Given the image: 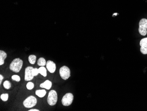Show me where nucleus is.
<instances>
[{
	"mask_svg": "<svg viewBox=\"0 0 147 111\" xmlns=\"http://www.w3.org/2000/svg\"><path fill=\"white\" fill-rule=\"evenodd\" d=\"M46 66L47 69L50 73H54L56 69V66L54 62H52V61H48Z\"/></svg>",
	"mask_w": 147,
	"mask_h": 111,
	"instance_id": "obj_9",
	"label": "nucleus"
},
{
	"mask_svg": "<svg viewBox=\"0 0 147 111\" xmlns=\"http://www.w3.org/2000/svg\"><path fill=\"white\" fill-rule=\"evenodd\" d=\"M60 74L62 79L67 80L71 76V71L70 69L66 66H63L60 70Z\"/></svg>",
	"mask_w": 147,
	"mask_h": 111,
	"instance_id": "obj_5",
	"label": "nucleus"
},
{
	"mask_svg": "<svg viewBox=\"0 0 147 111\" xmlns=\"http://www.w3.org/2000/svg\"><path fill=\"white\" fill-rule=\"evenodd\" d=\"M52 86V82L49 80H46L44 83L41 84L40 86L41 88H45L47 90H50Z\"/></svg>",
	"mask_w": 147,
	"mask_h": 111,
	"instance_id": "obj_10",
	"label": "nucleus"
},
{
	"mask_svg": "<svg viewBox=\"0 0 147 111\" xmlns=\"http://www.w3.org/2000/svg\"><path fill=\"white\" fill-rule=\"evenodd\" d=\"M73 99V95L71 93H67L63 96L62 99V104L65 106H69L72 103Z\"/></svg>",
	"mask_w": 147,
	"mask_h": 111,
	"instance_id": "obj_6",
	"label": "nucleus"
},
{
	"mask_svg": "<svg viewBox=\"0 0 147 111\" xmlns=\"http://www.w3.org/2000/svg\"><path fill=\"white\" fill-rule=\"evenodd\" d=\"M34 68L31 66H28L25 69V80L26 81H31L34 78L32 73V70Z\"/></svg>",
	"mask_w": 147,
	"mask_h": 111,
	"instance_id": "obj_7",
	"label": "nucleus"
},
{
	"mask_svg": "<svg viewBox=\"0 0 147 111\" xmlns=\"http://www.w3.org/2000/svg\"><path fill=\"white\" fill-rule=\"evenodd\" d=\"M12 78L13 80L16 81V82H19V81H21V78L18 75H13L12 77Z\"/></svg>",
	"mask_w": 147,
	"mask_h": 111,
	"instance_id": "obj_19",
	"label": "nucleus"
},
{
	"mask_svg": "<svg viewBox=\"0 0 147 111\" xmlns=\"http://www.w3.org/2000/svg\"><path fill=\"white\" fill-rule=\"evenodd\" d=\"M3 78H4V77L1 74V75H0V84H1V82H2V81Z\"/></svg>",
	"mask_w": 147,
	"mask_h": 111,
	"instance_id": "obj_21",
	"label": "nucleus"
},
{
	"mask_svg": "<svg viewBox=\"0 0 147 111\" xmlns=\"http://www.w3.org/2000/svg\"><path fill=\"white\" fill-rule=\"evenodd\" d=\"M34 84L31 82H29L26 85V88L29 90H31L34 88Z\"/></svg>",
	"mask_w": 147,
	"mask_h": 111,
	"instance_id": "obj_18",
	"label": "nucleus"
},
{
	"mask_svg": "<svg viewBox=\"0 0 147 111\" xmlns=\"http://www.w3.org/2000/svg\"><path fill=\"white\" fill-rule=\"evenodd\" d=\"M37 99L34 96H30L23 101V104L24 107L26 108H31L37 104Z\"/></svg>",
	"mask_w": 147,
	"mask_h": 111,
	"instance_id": "obj_3",
	"label": "nucleus"
},
{
	"mask_svg": "<svg viewBox=\"0 0 147 111\" xmlns=\"http://www.w3.org/2000/svg\"><path fill=\"white\" fill-rule=\"evenodd\" d=\"M23 64V61L21 59L19 58L14 59L10 65V69L15 73H18L21 69Z\"/></svg>",
	"mask_w": 147,
	"mask_h": 111,
	"instance_id": "obj_1",
	"label": "nucleus"
},
{
	"mask_svg": "<svg viewBox=\"0 0 147 111\" xmlns=\"http://www.w3.org/2000/svg\"><path fill=\"white\" fill-rule=\"evenodd\" d=\"M3 86H4V88L5 89H7V90H9L10 88H11V83L9 81H5L3 83Z\"/></svg>",
	"mask_w": 147,
	"mask_h": 111,
	"instance_id": "obj_16",
	"label": "nucleus"
},
{
	"mask_svg": "<svg viewBox=\"0 0 147 111\" xmlns=\"http://www.w3.org/2000/svg\"><path fill=\"white\" fill-rule=\"evenodd\" d=\"M36 95L38 96L40 98H43L45 96L46 94V92L45 90H37L35 92Z\"/></svg>",
	"mask_w": 147,
	"mask_h": 111,
	"instance_id": "obj_12",
	"label": "nucleus"
},
{
	"mask_svg": "<svg viewBox=\"0 0 147 111\" xmlns=\"http://www.w3.org/2000/svg\"><path fill=\"white\" fill-rule=\"evenodd\" d=\"M8 98H9V95L7 94H2L1 96V98L4 101H7Z\"/></svg>",
	"mask_w": 147,
	"mask_h": 111,
	"instance_id": "obj_17",
	"label": "nucleus"
},
{
	"mask_svg": "<svg viewBox=\"0 0 147 111\" xmlns=\"http://www.w3.org/2000/svg\"><path fill=\"white\" fill-rule=\"evenodd\" d=\"M7 57V54L3 51H0V65L4 64V60Z\"/></svg>",
	"mask_w": 147,
	"mask_h": 111,
	"instance_id": "obj_11",
	"label": "nucleus"
},
{
	"mask_svg": "<svg viewBox=\"0 0 147 111\" xmlns=\"http://www.w3.org/2000/svg\"><path fill=\"white\" fill-rule=\"evenodd\" d=\"M40 110H38V109H30V110H29V111H39Z\"/></svg>",
	"mask_w": 147,
	"mask_h": 111,
	"instance_id": "obj_22",
	"label": "nucleus"
},
{
	"mask_svg": "<svg viewBox=\"0 0 147 111\" xmlns=\"http://www.w3.org/2000/svg\"><path fill=\"white\" fill-rule=\"evenodd\" d=\"M39 73L41 75H42L44 77H46L47 76V71L45 67L43 66H41L38 69Z\"/></svg>",
	"mask_w": 147,
	"mask_h": 111,
	"instance_id": "obj_13",
	"label": "nucleus"
},
{
	"mask_svg": "<svg viewBox=\"0 0 147 111\" xmlns=\"http://www.w3.org/2000/svg\"><path fill=\"white\" fill-rule=\"evenodd\" d=\"M32 73L34 76H37L38 74V69L33 68L32 70Z\"/></svg>",
	"mask_w": 147,
	"mask_h": 111,
	"instance_id": "obj_20",
	"label": "nucleus"
},
{
	"mask_svg": "<svg viewBox=\"0 0 147 111\" xmlns=\"http://www.w3.org/2000/svg\"><path fill=\"white\" fill-rule=\"evenodd\" d=\"M147 19L143 18L140 21L139 32L141 35L145 36L147 33Z\"/></svg>",
	"mask_w": 147,
	"mask_h": 111,
	"instance_id": "obj_4",
	"label": "nucleus"
},
{
	"mask_svg": "<svg viewBox=\"0 0 147 111\" xmlns=\"http://www.w3.org/2000/svg\"><path fill=\"white\" fill-rule=\"evenodd\" d=\"M58 96L56 92L54 90H52L48 93L47 98L48 103L51 106L55 105L57 103Z\"/></svg>",
	"mask_w": 147,
	"mask_h": 111,
	"instance_id": "obj_2",
	"label": "nucleus"
},
{
	"mask_svg": "<svg viewBox=\"0 0 147 111\" xmlns=\"http://www.w3.org/2000/svg\"><path fill=\"white\" fill-rule=\"evenodd\" d=\"M46 64V61L43 58H40L38 61V65L39 66H43Z\"/></svg>",
	"mask_w": 147,
	"mask_h": 111,
	"instance_id": "obj_15",
	"label": "nucleus"
},
{
	"mask_svg": "<svg viewBox=\"0 0 147 111\" xmlns=\"http://www.w3.org/2000/svg\"><path fill=\"white\" fill-rule=\"evenodd\" d=\"M29 62L31 64H34L36 61V56L34 55H30L28 57Z\"/></svg>",
	"mask_w": 147,
	"mask_h": 111,
	"instance_id": "obj_14",
	"label": "nucleus"
},
{
	"mask_svg": "<svg viewBox=\"0 0 147 111\" xmlns=\"http://www.w3.org/2000/svg\"><path fill=\"white\" fill-rule=\"evenodd\" d=\"M140 51L144 55L147 54V38H144L140 40Z\"/></svg>",
	"mask_w": 147,
	"mask_h": 111,
	"instance_id": "obj_8",
	"label": "nucleus"
}]
</instances>
